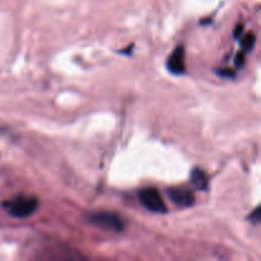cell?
<instances>
[{"label":"cell","mask_w":261,"mask_h":261,"mask_svg":"<svg viewBox=\"0 0 261 261\" xmlns=\"http://www.w3.org/2000/svg\"><path fill=\"white\" fill-rule=\"evenodd\" d=\"M4 208L15 218H27L37 211L38 200L35 196L18 195L4 203Z\"/></svg>","instance_id":"cell-1"},{"label":"cell","mask_w":261,"mask_h":261,"mask_svg":"<svg viewBox=\"0 0 261 261\" xmlns=\"http://www.w3.org/2000/svg\"><path fill=\"white\" fill-rule=\"evenodd\" d=\"M87 221L98 228L109 232H122L126 227L124 219L111 212H94L87 216Z\"/></svg>","instance_id":"cell-2"},{"label":"cell","mask_w":261,"mask_h":261,"mask_svg":"<svg viewBox=\"0 0 261 261\" xmlns=\"http://www.w3.org/2000/svg\"><path fill=\"white\" fill-rule=\"evenodd\" d=\"M139 200L145 208L153 213H167V205H166L165 200H163L162 195L160 191L154 188H147L143 189L139 193Z\"/></svg>","instance_id":"cell-3"},{"label":"cell","mask_w":261,"mask_h":261,"mask_svg":"<svg viewBox=\"0 0 261 261\" xmlns=\"http://www.w3.org/2000/svg\"><path fill=\"white\" fill-rule=\"evenodd\" d=\"M167 195L175 205L181 206V208H189V206H193L194 203H195V195H194L193 190L185 188V186L168 188Z\"/></svg>","instance_id":"cell-4"},{"label":"cell","mask_w":261,"mask_h":261,"mask_svg":"<svg viewBox=\"0 0 261 261\" xmlns=\"http://www.w3.org/2000/svg\"><path fill=\"white\" fill-rule=\"evenodd\" d=\"M167 69L175 75H180L184 74L186 70L185 66V50L184 46L178 45L175 50L172 51L167 60Z\"/></svg>","instance_id":"cell-5"},{"label":"cell","mask_w":261,"mask_h":261,"mask_svg":"<svg viewBox=\"0 0 261 261\" xmlns=\"http://www.w3.org/2000/svg\"><path fill=\"white\" fill-rule=\"evenodd\" d=\"M190 180L191 182H193V185L195 186L198 190L200 191L208 190L209 188L208 176H206V173L204 172L203 170H200V168H194V170L191 171Z\"/></svg>","instance_id":"cell-6"},{"label":"cell","mask_w":261,"mask_h":261,"mask_svg":"<svg viewBox=\"0 0 261 261\" xmlns=\"http://www.w3.org/2000/svg\"><path fill=\"white\" fill-rule=\"evenodd\" d=\"M255 42H256V37H255V33L249 32L245 36H241V50L251 51L254 48Z\"/></svg>","instance_id":"cell-7"},{"label":"cell","mask_w":261,"mask_h":261,"mask_svg":"<svg viewBox=\"0 0 261 261\" xmlns=\"http://www.w3.org/2000/svg\"><path fill=\"white\" fill-rule=\"evenodd\" d=\"M245 51L244 50H240L237 53L236 59H234V64H236L237 68H242L245 65V61H246V58H245Z\"/></svg>","instance_id":"cell-8"},{"label":"cell","mask_w":261,"mask_h":261,"mask_svg":"<svg viewBox=\"0 0 261 261\" xmlns=\"http://www.w3.org/2000/svg\"><path fill=\"white\" fill-rule=\"evenodd\" d=\"M217 73H218V75L223 76V78H233V76L236 75V71L232 70L231 68L221 69V70H218Z\"/></svg>","instance_id":"cell-9"},{"label":"cell","mask_w":261,"mask_h":261,"mask_svg":"<svg viewBox=\"0 0 261 261\" xmlns=\"http://www.w3.org/2000/svg\"><path fill=\"white\" fill-rule=\"evenodd\" d=\"M250 222H252V223H259L261 221V216H260V208H256L254 212H252L251 214H250L249 217Z\"/></svg>","instance_id":"cell-10"},{"label":"cell","mask_w":261,"mask_h":261,"mask_svg":"<svg viewBox=\"0 0 261 261\" xmlns=\"http://www.w3.org/2000/svg\"><path fill=\"white\" fill-rule=\"evenodd\" d=\"M242 32H244V25H242V24H237L236 30H234V32H233L234 38H240V37H241Z\"/></svg>","instance_id":"cell-11"}]
</instances>
